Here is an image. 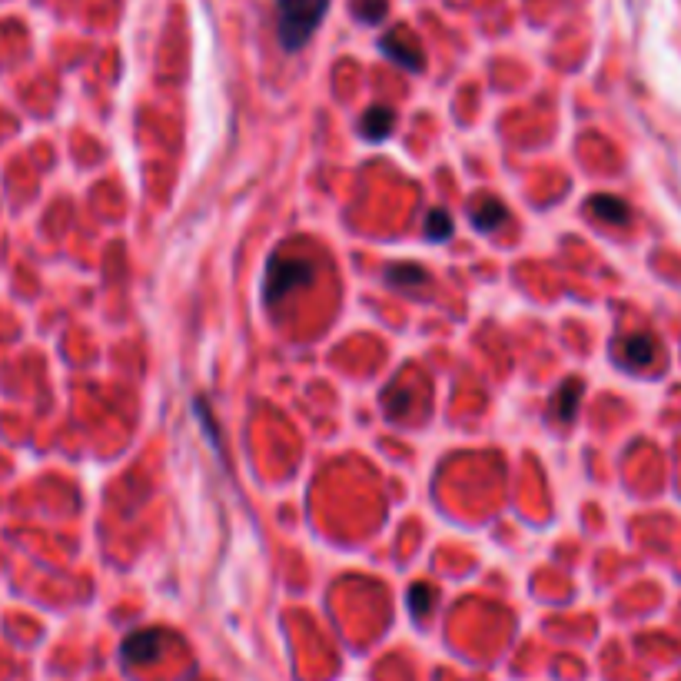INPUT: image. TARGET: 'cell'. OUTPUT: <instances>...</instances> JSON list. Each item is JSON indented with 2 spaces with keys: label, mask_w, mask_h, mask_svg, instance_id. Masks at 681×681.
<instances>
[{
  "label": "cell",
  "mask_w": 681,
  "mask_h": 681,
  "mask_svg": "<svg viewBox=\"0 0 681 681\" xmlns=\"http://www.w3.org/2000/svg\"><path fill=\"white\" fill-rule=\"evenodd\" d=\"M313 280V263L309 260H273L270 270H266V303L276 306L283 296H290L299 286H306Z\"/></svg>",
  "instance_id": "7a4b0ae2"
},
{
  "label": "cell",
  "mask_w": 681,
  "mask_h": 681,
  "mask_svg": "<svg viewBox=\"0 0 681 681\" xmlns=\"http://www.w3.org/2000/svg\"><path fill=\"white\" fill-rule=\"evenodd\" d=\"M592 213L598 220H608V223H628V203L618 200V196H592Z\"/></svg>",
  "instance_id": "ba28073f"
},
{
  "label": "cell",
  "mask_w": 681,
  "mask_h": 681,
  "mask_svg": "<svg viewBox=\"0 0 681 681\" xmlns=\"http://www.w3.org/2000/svg\"><path fill=\"white\" fill-rule=\"evenodd\" d=\"M432 602H436V588H432L429 582H416L409 592V605L416 615H429L432 612Z\"/></svg>",
  "instance_id": "7c38bea8"
},
{
  "label": "cell",
  "mask_w": 681,
  "mask_h": 681,
  "mask_svg": "<svg viewBox=\"0 0 681 681\" xmlns=\"http://www.w3.org/2000/svg\"><path fill=\"white\" fill-rule=\"evenodd\" d=\"M655 339L648 336V333H638V336H628L625 339V346H622V359L632 369H645V366H652L655 363Z\"/></svg>",
  "instance_id": "8992f818"
},
{
  "label": "cell",
  "mask_w": 681,
  "mask_h": 681,
  "mask_svg": "<svg viewBox=\"0 0 681 681\" xmlns=\"http://www.w3.org/2000/svg\"><path fill=\"white\" fill-rule=\"evenodd\" d=\"M379 50H383L389 60H396L402 70H409V74H416V70H422V64H426V60H422V47L409 37L406 27L389 30V34L379 40Z\"/></svg>",
  "instance_id": "3957f363"
},
{
  "label": "cell",
  "mask_w": 681,
  "mask_h": 681,
  "mask_svg": "<svg viewBox=\"0 0 681 681\" xmlns=\"http://www.w3.org/2000/svg\"><path fill=\"white\" fill-rule=\"evenodd\" d=\"M426 236L432 243H442L452 236V216L446 210H432L429 220H426Z\"/></svg>",
  "instance_id": "8fae6325"
},
{
  "label": "cell",
  "mask_w": 681,
  "mask_h": 681,
  "mask_svg": "<svg viewBox=\"0 0 681 681\" xmlns=\"http://www.w3.org/2000/svg\"><path fill=\"white\" fill-rule=\"evenodd\" d=\"M160 645H163L160 632H137L123 642V658L133 665H147L160 655Z\"/></svg>",
  "instance_id": "277c9868"
},
{
  "label": "cell",
  "mask_w": 681,
  "mask_h": 681,
  "mask_svg": "<svg viewBox=\"0 0 681 681\" xmlns=\"http://www.w3.org/2000/svg\"><path fill=\"white\" fill-rule=\"evenodd\" d=\"M392 123H396V117H392L389 107H369L363 113V120H359V130H363V137L369 140H386Z\"/></svg>",
  "instance_id": "52a82bcc"
},
{
  "label": "cell",
  "mask_w": 681,
  "mask_h": 681,
  "mask_svg": "<svg viewBox=\"0 0 681 681\" xmlns=\"http://www.w3.org/2000/svg\"><path fill=\"white\" fill-rule=\"evenodd\" d=\"M579 392H582L579 379H569V383L562 386V392H559V409H555V416H559L562 422H569L575 416V402H579Z\"/></svg>",
  "instance_id": "30bf717a"
},
{
  "label": "cell",
  "mask_w": 681,
  "mask_h": 681,
  "mask_svg": "<svg viewBox=\"0 0 681 681\" xmlns=\"http://www.w3.org/2000/svg\"><path fill=\"white\" fill-rule=\"evenodd\" d=\"M505 203L502 200H495V196H482L479 203H472V213H469V220H472V226H476V230H482V233H492L495 226L499 223H505Z\"/></svg>",
  "instance_id": "5b68a950"
},
{
  "label": "cell",
  "mask_w": 681,
  "mask_h": 681,
  "mask_svg": "<svg viewBox=\"0 0 681 681\" xmlns=\"http://www.w3.org/2000/svg\"><path fill=\"white\" fill-rule=\"evenodd\" d=\"M386 280L402 286V290H409V286L426 283L429 276H426V270H419L416 263H396V266H389V270H386Z\"/></svg>",
  "instance_id": "9c48e42d"
},
{
  "label": "cell",
  "mask_w": 681,
  "mask_h": 681,
  "mask_svg": "<svg viewBox=\"0 0 681 681\" xmlns=\"http://www.w3.org/2000/svg\"><path fill=\"white\" fill-rule=\"evenodd\" d=\"M353 14L363 24H379L386 17V0H353Z\"/></svg>",
  "instance_id": "4fadbf2b"
},
{
  "label": "cell",
  "mask_w": 681,
  "mask_h": 681,
  "mask_svg": "<svg viewBox=\"0 0 681 681\" xmlns=\"http://www.w3.org/2000/svg\"><path fill=\"white\" fill-rule=\"evenodd\" d=\"M329 0H276V37L283 50H303L316 34Z\"/></svg>",
  "instance_id": "6da1fadb"
}]
</instances>
